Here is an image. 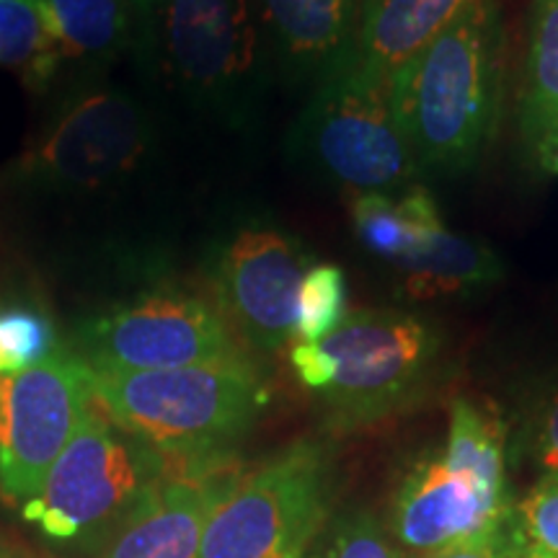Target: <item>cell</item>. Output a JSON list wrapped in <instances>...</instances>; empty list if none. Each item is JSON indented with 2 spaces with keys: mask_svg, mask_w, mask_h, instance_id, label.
<instances>
[{
  "mask_svg": "<svg viewBox=\"0 0 558 558\" xmlns=\"http://www.w3.org/2000/svg\"><path fill=\"white\" fill-rule=\"evenodd\" d=\"M499 90V5L471 0L393 73L396 120L418 171H469L497 128Z\"/></svg>",
  "mask_w": 558,
  "mask_h": 558,
  "instance_id": "cell-1",
  "label": "cell"
},
{
  "mask_svg": "<svg viewBox=\"0 0 558 558\" xmlns=\"http://www.w3.org/2000/svg\"><path fill=\"white\" fill-rule=\"evenodd\" d=\"M171 471V452L132 435L90 403L81 427L24 507L45 538L107 548Z\"/></svg>",
  "mask_w": 558,
  "mask_h": 558,
  "instance_id": "cell-2",
  "label": "cell"
},
{
  "mask_svg": "<svg viewBox=\"0 0 558 558\" xmlns=\"http://www.w3.org/2000/svg\"><path fill=\"white\" fill-rule=\"evenodd\" d=\"M90 390L132 435L184 456L228 450L269 401L267 386L246 357L148 373L90 369Z\"/></svg>",
  "mask_w": 558,
  "mask_h": 558,
  "instance_id": "cell-3",
  "label": "cell"
},
{
  "mask_svg": "<svg viewBox=\"0 0 558 558\" xmlns=\"http://www.w3.org/2000/svg\"><path fill=\"white\" fill-rule=\"evenodd\" d=\"M300 145L354 194L409 190L418 163L393 111V75L369 70L357 50L326 70L303 117Z\"/></svg>",
  "mask_w": 558,
  "mask_h": 558,
  "instance_id": "cell-4",
  "label": "cell"
},
{
  "mask_svg": "<svg viewBox=\"0 0 558 558\" xmlns=\"http://www.w3.org/2000/svg\"><path fill=\"white\" fill-rule=\"evenodd\" d=\"M329 509V452L303 439L235 481L207 522L202 558H305Z\"/></svg>",
  "mask_w": 558,
  "mask_h": 558,
  "instance_id": "cell-5",
  "label": "cell"
},
{
  "mask_svg": "<svg viewBox=\"0 0 558 558\" xmlns=\"http://www.w3.org/2000/svg\"><path fill=\"white\" fill-rule=\"evenodd\" d=\"M316 344L331 362L320 396L339 427L369 424L414 399L439 352L435 329L407 311L347 313Z\"/></svg>",
  "mask_w": 558,
  "mask_h": 558,
  "instance_id": "cell-6",
  "label": "cell"
},
{
  "mask_svg": "<svg viewBox=\"0 0 558 558\" xmlns=\"http://www.w3.org/2000/svg\"><path fill=\"white\" fill-rule=\"evenodd\" d=\"M78 354L94 373H148L243 360L226 318L179 288L150 290L86 320L78 331Z\"/></svg>",
  "mask_w": 558,
  "mask_h": 558,
  "instance_id": "cell-7",
  "label": "cell"
},
{
  "mask_svg": "<svg viewBox=\"0 0 558 558\" xmlns=\"http://www.w3.org/2000/svg\"><path fill=\"white\" fill-rule=\"evenodd\" d=\"M94 403L90 369L58 347L39 365L0 375V494L29 505Z\"/></svg>",
  "mask_w": 558,
  "mask_h": 558,
  "instance_id": "cell-8",
  "label": "cell"
},
{
  "mask_svg": "<svg viewBox=\"0 0 558 558\" xmlns=\"http://www.w3.org/2000/svg\"><path fill=\"white\" fill-rule=\"evenodd\" d=\"M148 120L120 90H83L62 104L16 163V179L45 190H94L128 173L148 148Z\"/></svg>",
  "mask_w": 558,
  "mask_h": 558,
  "instance_id": "cell-9",
  "label": "cell"
},
{
  "mask_svg": "<svg viewBox=\"0 0 558 558\" xmlns=\"http://www.w3.org/2000/svg\"><path fill=\"white\" fill-rule=\"evenodd\" d=\"M137 41L166 75L199 96L226 94L251 70L248 0H135Z\"/></svg>",
  "mask_w": 558,
  "mask_h": 558,
  "instance_id": "cell-10",
  "label": "cell"
},
{
  "mask_svg": "<svg viewBox=\"0 0 558 558\" xmlns=\"http://www.w3.org/2000/svg\"><path fill=\"white\" fill-rule=\"evenodd\" d=\"M311 267V254L290 235L241 230L213 269L220 313L256 352H279L298 329V292Z\"/></svg>",
  "mask_w": 558,
  "mask_h": 558,
  "instance_id": "cell-11",
  "label": "cell"
},
{
  "mask_svg": "<svg viewBox=\"0 0 558 558\" xmlns=\"http://www.w3.org/2000/svg\"><path fill=\"white\" fill-rule=\"evenodd\" d=\"M241 473L228 450L171 452V471L101 558H202L207 522Z\"/></svg>",
  "mask_w": 558,
  "mask_h": 558,
  "instance_id": "cell-12",
  "label": "cell"
},
{
  "mask_svg": "<svg viewBox=\"0 0 558 558\" xmlns=\"http://www.w3.org/2000/svg\"><path fill=\"white\" fill-rule=\"evenodd\" d=\"M507 518L439 452L418 460L401 481L388 530L403 554L424 556L501 535Z\"/></svg>",
  "mask_w": 558,
  "mask_h": 558,
  "instance_id": "cell-13",
  "label": "cell"
},
{
  "mask_svg": "<svg viewBox=\"0 0 558 558\" xmlns=\"http://www.w3.org/2000/svg\"><path fill=\"white\" fill-rule=\"evenodd\" d=\"M471 0H360L357 58L393 75Z\"/></svg>",
  "mask_w": 558,
  "mask_h": 558,
  "instance_id": "cell-14",
  "label": "cell"
},
{
  "mask_svg": "<svg viewBox=\"0 0 558 558\" xmlns=\"http://www.w3.org/2000/svg\"><path fill=\"white\" fill-rule=\"evenodd\" d=\"M267 13L292 65L326 73L357 50L360 0H267Z\"/></svg>",
  "mask_w": 558,
  "mask_h": 558,
  "instance_id": "cell-15",
  "label": "cell"
},
{
  "mask_svg": "<svg viewBox=\"0 0 558 558\" xmlns=\"http://www.w3.org/2000/svg\"><path fill=\"white\" fill-rule=\"evenodd\" d=\"M396 267L401 271L403 292L414 300L469 295L494 284L505 271L497 251L484 241L450 233L445 222Z\"/></svg>",
  "mask_w": 558,
  "mask_h": 558,
  "instance_id": "cell-16",
  "label": "cell"
},
{
  "mask_svg": "<svg viewBox=\"0 0 558 558\" xmlns=\"http://www.w3.org/2000/svg\"><path fill=\"white\" fill-rule=\"evenodd\" d=\"M445 463L463 473L501 512L512 509L507 488V427L497 409L473 399H456L450 407Z\"/></svg>",
  "mask_w": 558,
  "mask_h": 558,
  "instance_id": "cell-17",
  "label": "cell"
},
{
  "mask_svg": "<svg viewBox=\"0 0 558 558\" xmlns=\"http://www.w3.org/2000/svg\"><path fill=\"white\" fill-rule=\"evenodd\" d=\"M60 62L101 65L137 41L135 0H41Z\"/></svg>",
  "mask_w": 558,
  "mask_h": 558,
  "instance_id": "cell-18",
  "label": "cell"
},
{
  "mask_svg": "<svg viewBox=\"0 0 558 558\" xmlns=\"http://www.w3.org/2000/svg\"><path fill=\"white\" fill-rule=\"evenodd\" d=\"M520 132L525 148L548 169L558 150V0H541L535 5Z\"/></svg>",
  "mask_w": 558,
  "mask_h": 558,
  "instance_id": "cell-19",
  "label": "cell"
},
{
  "mask_svg": "<svg viewBox=\"0 0 558 558\" xmlns=\"http://www.w3.org/2000/svg\"><path fill=\"white\" fill-rule=\"evenodd\" d=\"M352 222L375 256L399 264L442 226V215L424 186H409L401 197L383 192L354 194Z\"/></svg>",
  "mask_w": 558,
  "mask_h": 558,
  "instance_id": "cell-20",
  "label": "cell"
},
{
  "mask_svg": "<svg viewBox=\"0 0 558 558\" xmlns=\"http://www.w3.org/2000/svg\"><path fill=\"white\" fill-rule=\"evenodd\" d=\"M0 65L21 70L34 90H45L60 73L41 0H0Z\"/></svg>",
  "mask_w": 558,
  "mask_h": 558,
  "instance_id": "cell-21",
  "label": "cell"
},
{
  "mask_svg": "<svg viewBox=\"0 0 558 558\" xmlns=\"http://www.w3.org/2000/svg\"><path fill=\"white\" fill-rule=\"evenodd\" d=\"M505 535L514 558H558V481H541L512 505Z\"/></svg>",
  "mask_w": 558,
  "mask_h": 558,
  "instance_id": "cell-22",
  "label": "cell"
},
{
  "mask_svg": "<svg viewBox=\"0 0 558 558\" xmlns=\"http://www.w3.org/2000/svg\"><path fill=\"white\" fill-rule=\"evenodd\" d=\"M347 316V279L333 264H316L305 271L298 292V329L300 341L324 339Z\"/></svg>",
  "mask_w": 558,
  "mask_h": 558,
  "instance_id": "cell-23",
  "label": "cell"
},
{
  "mask_svg": "<svg viewBox=\"0 0 558 558\" xmlns=\"http://www.w3.org/2000/svg\"><path fill=\"white\" fill-rule=\"evenodd\" d=\"M313 558H411L399 548L390 530L369 512H352L320 530L311 548Z\"/></svg>",
  "mask_w": 558,
  "mask_h": 558,
  "instance_id": "cell-24",
  "label": "cell"
},
{
  "mask_svg": "<svg viewBox=\"0 0 558 558\" xmlns=\"http://www.w3.org/2000/svg\"><path fill=\"white\" fill-rule=\"evenodd\" d=\"M58 349V333L45 313L32 308L0 311V375L39 365Z\"/></svg>",
  "mask_w": 558,
  "mask_h": 558,
  "instance_id": "cell-25",
  "label": "cell"
},
{
  "mask_svg": "<svg viewBox=\"0 0 558 558\" xmlns=\"http://www.w3.org/2000/svg\"><path fill=\"white\" fill-rule=\"evenodd\" d=\"M520 445L541 481H558V375L543 383L530 401Z\"/></svg>",
  "mask_w": 558,
  "mask_h": 558,
  "instance_id": "cell-26",
  "label": "cell"
},
{
  "mask_svg": "<svg viewBox=\"0 0 558 558\" xmlns=\"http://www.w3.org/2000/svg\"><path fill=\"white\" fill-rule=\"evenodd\" d=\"M290 357H292V367H295L298 378L303 380L305 388L320 393V390L329 386L331 362L316 341H313V344H308V341H300L298 347H292Z\"/></svg>",
  "mask_w": 558,
  "mask_h": 558,
  "instance_id": "cell-27",
  "label": "cell"
},
{
  "mask_svg": "<svg viewBox=\"0 0 558 558\" xmlns=\"http://www.w3.org/2000/svg\"><path fill=\"white\" fill-rule=\"evenodd\" d=\"M411 558H514L512 548H509L507 535H494V538H484L476 543H465V546L435 550V554L411 556Z\"/></svg>",
  "mask_w": 558,
  "mask_h": 558,
  "instance_id": "cell-28",
  "label": "cell"
}]
</instances>
